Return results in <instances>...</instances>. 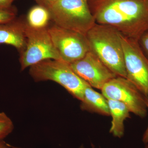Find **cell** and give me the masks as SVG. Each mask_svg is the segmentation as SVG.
Instances as JSON below:
<instances>
[{"label": "cell", "instance_id": "1", "mask_svg": "<svg viewBox=\"0 0 148 148\" xmlns=\"http://www.w3.org/2000/svg\"><path fill=\"white\" fill-rule=\"evenodd\" d=\"M96 24L138 40L148 31V0H88Z\"/></svg>", "mask_w": 148, "mask_h": 148}, {"label": "cell", "instance_id": "2", "mask_svg": "<svg viewBox=\"0 0 148 148\" xmlns=\"http://www.w3.org/2000/svg\"><path fill=\"white\" fill-rule=\"evenodd\" d=\"M86 37L90 50L117 76L126 78L120 33L113 27L96 23Z\"/></svg>", "mask_w": 148, "mask_h": 148}, {"label": "cell", "instance_id": "3", "mask_svg": "<svg viewBox=\"0 0 148 148\" xmlns=\"http://www.w3.org/2000/svg\"><path fill=\"white\" fill-rule=\"evenodd\" d=\"M29 73L36 82L52 81L81 101L86 88L90 86L62 60H44L30 67Z\"/></svg>", "mask_w": 148, "mask_h": 148}, {"label": "cell", "instance_id": "4", "mask_svg": "<svg viewBox=\"0 0 148 148\" xmlns=\"http://www.w3.org/2000/svg\"><path fill=\"white\" fill-rule=\"evenodd\" d=\"M47 9L53 24L86 36L96 24L88 0H56Z\"/></svg>", "mask_w": 148, "mask_h": 148}, {"label": "cell", "instance_id": "5", "mask_svg": "<svg viewBox=\"0 0 148 148\" xmlns=\"http://www.w3.org/2000/svg\"><path fill=\"white\" fill-rule=\"evenodd\" d=\"M26 46L20 53L19 59L21 71L44 60H61L53 45L48 27L34 29L26 23Z\"/></svg>", "mask_w": 148, "mask_h": 148}, {"label": "cell", "instance_id": "6", "mask_svg": "<svg viewBox=\"0 0 148 148\" xmlns=\"http://www.w3.org/2000/svg\"><path fill=\"white\" fill-rule=\"evenodd\" d=\"M126 79L148 98V58L138 41L121 34Z\"/></svg>", "mask_w": 148, "mask_h": 148}, {"label": "cell", "instance_id": "7", "mask_svg": "<svg viewBox=\"0 0 148 148\" xmlns=\"http://www.w3.org/2000/svg\"><path fill=\"white\" fill-rule=\"evenodd\" d=\"M48 30L61 60L68 64L81 59L90 50L86 35L54 24Z\"/></svg>", "mask_w": 148, "mask_h": 148}, {"label": "cell", "instance_id": "8", "mask_svg": "<svg viewBox=\"0 0 148 148\" xmlns=\"http://www.w3.org/2000/svg\"><path fill=\"white\" fill-rule=\"evenodd\" d=\"M101 90L107 99L124 103L136 115L141 118L147 115L145 95L127 79L117 76L105 84Z\"/></svg>", "mask_w": 148, "mask_h": 148}, {"label": "cell", "instance_id": "9", "mask_svg": "<svg viewBox=\"0 0 148 148\" xmlns=\"http://www.w3.org/2000/svg\"><path fill=\"white\" fill-rule=\"evenodd\" d=\"M69 64L75 73L90 86L100 90L117 76L91 50L81 59Z\"/></svg>", "mask_w": 148, "mask_h": 148}, {"label": "cell", "instance_id": "10", "mask_svg": "<svg viewBox=\"0 0 148 148\" xmlns=\"http://www.w3.org/2000/svg\"><path fill=\"white\" fill-rule=\"evenodd\" d=\"M26 19L21 17L0 24V44L13 46L21 53L26 46Z\"/></svg>", "mask_w": 148, "mask_h": 148}, {"label": "cell", "instance_id": "11", "mask_svg": "<svg viewBox=\"0 0 148 148\" xmlns=\"http://www.w3.org/2000/svg\"><path fill=\"white\" fill-rule=\"evenodd\" d=\"M80 108L83 110L110 116L108 99L103 95L88 86L85 89Z\"/></svg>", "mask_w": 148, "mask_h": 148}, {"label": "cell", "instance_id": "12", "mask_svg": "<svg viewBox=\"0 0 148 148\" xmlns=\"http://www.w3.org/2000/svg\"><path fill=\"white\" fill-rule=\"evenodd\" d=\"M110 114L112 120L110 132L114 136L121 138L124 135V121L130 117L129 109L120 101L108 99Z\"/></svg>", "mask_w": 148, "mask_h": 148}, {"label": "cell", "instance_id": "13", "mask_svg": "<svg viewBox=\"0 0 148 148\" xmlns=\"http://www.w3.org/2000/svg\"><path fill=\"white\" fill-rule=\"evenodd\" d=\"M50 21V13L47 9L38 4L29 10L26 19L29 27L36 29L47 28Z\"/></svg>", "mask_w": 148, "mask_h": 148}, {"label": "cell", "instance_id": "14", "mask_svg": "<svg viewBox=\"0 0 148 148\" xmlns=\"http://www.w3.org/2000/svg\"><path fill=\"white\" fill-rule=\"evenodd\" d=\"M13 129L12 121L4 112H0V140L10 134Z\"/></svg>", "mask_w": 148, "mask_h": 148}, {"label": "cell", "instance_id": "15", "mask_svg": "<svg viewBox=\"0 0 148 148\" xmlns=\"http://www.w3.org/2000/svg\"><path fill=\"white\" fill-rule=\"evenodd\" d=\"M17 9L12 5L9 8L0 9V24L12 21L17 17Z\"/></svg>", "mask_w": 148, "mask_h": 148}, {"label": "cell", "instance_id": "16", "mask_svg": "<svg viewBox=\"0 0 148 148\" xmlns=\"http://www.w3.org/2000/svg\"><path fill=\"white\" fill-rule=\"evenodd\" d=\"M138 42L143 52L148 58V31L140 37Z\"/></svg>", "mask_w": 148, "mask_h": 148}, {"label": "cell", "instance_id": "17", "mask_svg": "<svg viewBox=\"0 0 148 148\" xmlns=\"http://www.w3.org/2000/svg\"><path fill=\"white\" fill-rule=\"evenodd\" d=\"M16 0H0V9H5L12 6V3Z\"/></svg>", "mask_w": 148, "mask_h": 148}, {"label": "cell", "instance_id": "18", "mask_svg": "<svg viewBox=\"0 0 148 148\" xmlns=\"http://www.w3.org/2000/svg\"><path fill=\"white\" fill-rule=\"evenodd\" d=\"M56 0H36L38 5L47 8L50 6Z\"/></svg>", "mask_w": 148, "mask_h": 148}, {"label": "cell", "instance_id": "19", "mask_svg": "<svg viewBox=\"0 0 148 148\" xmlns=\"http://www.w3.org/2000/svg\"><path fill=\"white\" fill-rule=\"evenodd\" d=\"M145 103L146 106H147V108L148 109V97L145 96ZM143 143L145 144H148V126L146 131H145L144 135H143Z\"/></svg>", "mask_w": 148, "mask_h": 148}, {"label": "cell", "instance_id": "20", "mask_svg": "<svg viewBox=\"0 0 148 148\" xmlns=\"http://www.w3.org/2000/svg\"><path fill=\"white\" fill-rule=\"evenodd\" d=\"M0 148H11L9 145L5 143L3 140H0Z\"/></svg>", "mask_w": 148, "mask_h": 148}, {"label": "cell", "instance_id": "21", "mask_svg": "<svg viewBox=\"0 0 148 148\" xmlns=\"http://www.w3.org/2000/svg\"><path fill=\"white\" fill-rule=\"evenodd\" d=\"M145 148H148V144L146 145V146H145Z\"/></svg>", "mask_w": 148, "mask_h": 148}, {"label": "cell", "instance_id": "22", "mask_svg": "<svg viewBox=\"0 0 148 148\" xmlns=\"http://www.w3.org/2000/svg\"><path fill=\"white\" fill-rule=\"evenodd\" d=\"M80 148H82V147H80Z\"/></svg>", "mask_w": 148, "mask_h": 148}]
</instances>
